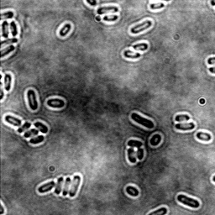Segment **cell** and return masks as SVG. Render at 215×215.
Segmentation results:
<instances>
[{
	"instance_id": "obj_1",
	"label": "cell",
	"mask_w": 215,
	"mask_h": 215,
	"mask_svg": "<svg viewBox=\"0 0 215 215\" xmlns=\"http://www.w3.org/2000/svg\"><path fill=\"white\" fill-rule=\"evenodd\" d=\"M177 200L181 204L187 205V206L190 207V208H193V209H198L200 206V204H199L198 200H196L194 198H188L187 196L183 195V194H179L177 196Z\"/></svg>"
},
{
	"instance_id": "obj_2",
	"label": "cell",
	"mask_w": 215,
	"mask_h": 215,
	"mask_svg": "<svg viewBox=\"0 0 215 215\" xmlns=\"http://www.w3.org/2000/svg\"><path fill=\"white\" fill-rule=\"evenodd\" d=\"M131 118L135 122L141 125L142 126H144L145 128H148V129H153L154 128V123L152 121H150V119H145V118H143L138 113H133L131 114Z\"/></svg>"
},
{
	"instance_id": "obj_3",
	"label": "cell",
	"mask_w": 215,
	"mask_h": 215,
	"mask_svg": "<svg viewBox=\"0 0 215 215\" xmlns=\"http://www.w3.org/2000/svg\"><path fill=\"white\" fill-rule=\"evenodd\" d=\"M151 24H152V23H151L150 20H145V21H144L141 24H137L135 26L132 27V29H131V33L134 34H139L141 31H144V30H145V29L150 28L151 26Z\"/></svg>"
},
{
	"instance_id": "obj_4",
	"label": "cell",
	"mask_w": 215,
	"mask_h": 215,
	"mask_svg": "<svg viewBox=\"0 0 215 215\" xmlns=\"http://www.w3.org/2000/svg\"><path fill=\"white\" fill-rule=\"evenodd\" d=\"M27 97H28V102L29 108L32 110H36L38 108V102L36 100V95L34 90L30 89L27 92Z\"/></svg>"
},
{
	"instance_id": "obj_5",
	"label": "cell",
	"mask_w": 215,
	"mask_h": 215,
	"mask_svg": "<svg viewBox=\"0 0 215 215\" xmlns=\"http://www.w3.org/2000/svg\"><path fill=\"white\" fill-rule=\"evenodd\" d=\"M80 183H81V176L79 175H76L74 176L73 181H72V188L69 192V195L71 198H73L77 195V192L78 190Z\"/></svg>"
},
{
	"instance_id": "obj_6",
	"label": "cell",
	"mask_w": 215,
	"mask_h": 215,
	"mask_svg": "<svg viewBox=\"0 0 215 215\" xmlns=\"http://www.w3.org/2000/svg\"><path fill=\"white\" fill-rule=\"evenodd\" d=\"M47 105L51 108H61L65 106V102L62 99L59 98H51L47 101Z\"/></svg>"
},
{
	"instance_id": "obj_7",
	"label": "cell",
	"mask_w": 215,
	"mask_h": 215,
	"mask_svg": "<svg viewBox=\"0 0 215 215\" xmlns=\"http://www.w3.org/2000/svg\"><path fill=\"white\" fill-rule=\"evenodd\" d=\"M56 186V183L54 181H51L48 183H45V184H43L42 186H40L39 188H38V191L39 193H45L51 191L52 188H54Z\"/></svg>"
},
{
	"instance_id": "obj_8",
	"label": "cell",
	"mask_w": 215,
	"mask_h": 215,
	"mask_svg": "<svg viewBox=\"0 0 215 215\" xmlns=\"http://www.w3.org/2000/svg\"><path fill=\"white\" fill-rule=\"evenodd\" d=\"M175 128L176 130H183V131H186V130H192L195 128V125L194 123H185V124H176L175 125Z\"/></svg>"
},
{
	"instance_id": "obj_9",
	"label": "cell",
	"mask_w": 215,
	"mask_h": 215,
	"mask_svg": "<svg viewBox=\"0 0 215 215\" xmlns=\"http://www.w3.org/2000/svg\"><path fill=\"white\" fill-rule=\"evenodd\" d=\"M119 9L118 7L115 6H104V7H101L97 9V14H106L108 12H118Z\"/></svg>"
},
{
	"instance_id": "obj_10",
	"label": "cell",
	"mask_w": 215,
	"mask_h": 215,
	"mask_svg": "<svg viewBox=\"0 0 215 215\" xmlns=\"http://www.w3.org/2000/svg\"><path fill=\"white\" fill-rule=\"evenodd\" d=\"M5 120L7 123L14 125V126H16V127H19V126L21 125V120L17 119V118H14L11 115H7L5 117Z\"/></svg>"
},
{
	"instance_id": "obj_11",
	"label": "cell",
	"mask_w": 215,
	"mask_h": 215,
	"mask_svg": "<svg viewBox=\"0 0 215 215\" xmlns=\"http://www.w3.org/2000/svg\"><path fill=\"white\" fill-rule=\"evenodd\" d=\"M11 83H12V76L11 74L8 73L5 75L4 77V87L7 92L10 90L11 88Z\"/></svg>"
},
{
	"instance_id": "obj_12",
	"label": "cell",
	"mask_w": 215,
	"mask_h": 215,
	"mask_svg": "<svg viewBox=\"0 0 215 215\" xmlns=\"http://www.w3.org/2000/svg\"><path fill=\"white\" fill-rule=\"evenodd\" d=\"M197 138L200 140H204V141H210L211 140V135L208 133H204V132H198L197 133Z\"/></svg>"
},
{
	"instance_id": "obj_13",
	"label": "cell",
	"mask_w": 215,
	"mask_h": 215,
	"mask_svg": "<svg viewBox=\"0 0 215 215\" xmlns=\"http://www.w3.org/2000/svg\"><path fill=\"white\" fill-rule=\"evenodd\" d=\"M161 135L156 134V135H154L151 137L150 141V145L152 146H156V145H158L159 144L161 143Z\"/></svg>"
},
{
	"instance_id": "obj_14",
	"label": "cell",
	"mask_w": 215,
	"mask_h": 215,
	"mask_svg": "<svg viewBox=\"0 0 215 215\" xmlns=\"http://www.w3.org/2000/svg\"><path fill=\"white\" fill-rule=\"evenodd\" d=\"M124 56L126 58H130V59H138V58L140 57L141 55L140 53H134L130 50H128V51H125L124 52Z\"/></svg>"
},
{
	"instance_id": "obj_15",
	"label": "cell",
	"mask_w": 215,
	"mask_h": 215,
	"mask_svg": "<svg viewBox=\"0 0 215 215\" xmlns=\"http://www.w3.org/2000/svg\"><path fill=\"white\" fill-rule=\"evenodd\" d=\"M126 192L128 194H130L132 197H137L139 195V190L136 187H133V186H128L126 187Z\"/></svg>"
},
{
	"instance_id": "obj_16",
	"label": "cell",
	"mask_w": 215,
	"mask_h": 215,
	"mask_svg": "<svg viewBox=\"0 0 215 215\" xmlns=\"http://www.w3.org/2000/svg\"><path fill=\"white\" fill-rule=\"evenodd\" d=\"M71 28H72V25H71L70 24H66L62 28V29L60 30V34H60L61 36H62V37L66 36V35L70 32Z\"/></svg>"
},
{
	"instance_id": "obj_17",
	"label": "cell",
	"mask_w": 215,
	"mask_h": 215,
	"mask_svg": "<svg viewBox=\"0 0 215 215\" xmlns=\"http://www.w3.org/2000/svg\"><path fill=\"white\" fill-rule=\"evenodd\" d=\"M9 24H8V22L4 20L3 24H2V35H3V37H4V38H8L9 37Z\"/></svg>"
},
{
	"instance_id": "obj_18",
	"label": "cell",
	"mask_w": 215,
	"mask_h": 215,
	"mask_svg": "<svg viewBox=\"0 0 215 215\" xmlns=\"http://www.w3.org/2000/svg\"><path fill=\"white\" fill-rule=\"evenodd\" d=\"M128 158L131 163H135L136 162V158L135 156V150L134 148H130L128 150Z\"/></svg>"
},
{
	"instance_id": "obj_19",
	"label": "cell",
	"mask_w": 215,
	"mask_h": 215,
	"mask_svg": "<svg viewBox=\"0 0 215 215\" xmlns=\"http://www.w3.org/2000/svg\"><path fill=\"white\" fill-rule=\"evenodd\" d=\"M62 184H63V177H59L58 180H57L56 189H55V193H56L57 195H58V194L61 193L62 188Z\"/></svg>"
},
{
	"instance_id": "obj_20",
	"label": "cell",
	"mask_w": 215,
	"mask_h": 215,
	"mask_svg": "<svg viewBox=\"0 0 215 215\" xmlns=\"http://www.w3.org/2000/svg\"><path fill=\"white\" fill-rule=\"evenodd\" d=\"M14 50V45H9V46H8V47H6L4 49H3L2 51H1V58H4V57L7 56V55H9L10 52Z\"/></svg>"
},
{
	"instance_id": "obj_21",
	"label": "cell",
	"mask_w": 215,
	"mask_h": 215,
	"mask_svg": "<svg viewBox=\"0 0 215 215\" xmlns=\"http://www.w3.org/2000/svg\"><path fill=\"white\" fill-rule=\"evenodd\" d=\"M34 125L35 128H38V130H40V132L44 133V134L47 133V131H48V128L45 125H43L42 123H40V122H35Z\"/></svg>"
},
{
	"instance_id": "obj_22",
	"label": "cell",
	"mask_w": 215,
	"mask_h": 215,
	"mask_svg": "<svg viewBox=\"0 0 215 215\" xmlns=\"http://www.w3.org/2000/svg\"><path fill=\"white\" fill-rule=\"evenodd\" d=\"M39 133V130H35V129H31V130H28L24 133V138H29V137H33V136H36Z\"/></svg>"
},
{
	"instance_id": "obj_23",
	"label": "cell",
	"mask_w": 215,
	"mask_h": 215,
	"mask_svg": "<svg viewBox=\"0 0 215 215\" xmlns=\"http://www.w3.org/2000/svg\"><path fill=\"white\" fill-rule=\"evenodd\" d=\"M133 48L137 51H146L148 49V45L146 43H140V44H136L133 45Z\"/></svg>"
},
{
	"instance_id": "obj_24",
	"label": "cell",
	"mask_w": 215,
	"mask_h": 215,
	"mask_svg": "<svg viewBox=\"0 0 215 215\" xmlns=\"http://www.w3.org/2000/svg\"><path fill=\"white\" fill-rule=\"evenodd\" d=\"M190 119V117L188 114H177L175 117V120L177 122H181V121H188Z\"/></svg>"
},
{
	"instance_id": "obj_25",
	"label": "cell",
	"mask_w": 215,
	"mask_h": 215,
	"mask_svg": "<svg viewBox=\"0 0 215 215\" xmlns=\"http://www.w3.org/2000/svg\"><path fill=\"white\" fill-rule=\"evenodd\" d=\"M142 142L140 141V140H131L130 141L128 142V145L130 146L131 148H139V147H142Z\"/></svg>"
},
{
	"instance_id": "obj_26",
	"label": "cell",
	"mask_w": 215,
	"mask_h": 215,
	"mask_svg": "<svg viewBox=\"0 0 215 215\" xmlns=\"http://www.w3.org/2000/svg\"><path fill=\"white\" fill-rule=\"evenodd\" d=\"M167 214V209L166 208H161L159 209L154 211L152 213L149 214L148 215H166Z\"/></svg>"
},
{
	"instance_id": "obj_27",
	"label": "cell",
	"mask_w": 215,
	"mask_h": 215,
	"mask_svg": "<svg viewBox=\"0 0 215 215\" xmlns=\"http://www.w3.org/2000/svg\"><path fill=\"white\" fill-rule=\"evenodd\" d=\"M44 140V136L43 135H38L36 137H34L32 139H30L29 143L30 144H34V145H37V144H40L41 142Z\"/></svg>"
},
{
	"instance_id": "obj_28",
	"label": "cell",
	"mask_w": 215,
	"mask_h": 215,
	"mask_svg": "<svg viewBox=\"0 0 215 215\" xmlns=\"http://www.w3.org/2000/svg\"><path fill=\"white\" fill-rule=\"evenodd\" d=\"M70 184H71V178H70V177H67V180H66V181H65V187H64V189H63L62 192L63 196H67V195Z\"/></svg>"
},
{
	"instance_id": "obj_29",
	"label": "cell",
	"mask_w": 215,
	"mask_h": 215,
	"mask_svg": "<svg viewBox=\"0 0 215 215\" xmlns=\"http://www.w3.org/2000/svg\"><path fill=\"white\" fill-rule=\"evenodd\" d=\"M14 17V13L12 11H8L5 13L1 14V19H12Z\"/></svg>"
},
{
	"instance_id": "obj_30",
	"label": "cell",
	"mask_w": 215,
	"mask_h": 215,
	"mask_svg": "<svg viewBox=\"0 0 215 215\" xmlns=\"http://www.w3.org/2000/svg\"><path fill=\"white\" fill-rule=\"evenodd\" d=\"M10 29H11V32L13 36H16L18 34V29H17V26H16V24L12 21L10 23Z\"/></svg>"
},
{
	"instance_id": "obj_31",
	"label": "cell",
	"mask_w": 215,
	"mask_h": 215,
	"mask_svg": "<svg viewBox=\"0 0 215 215\" xmlns=\"http://www.w3.org/2000/svg\"><path fill=\"white\" fill-rule=\"evenodd\" d=\"M165 7V4H162V3H158V4H150V9H163Z\"/></svg>"
},
{
	"instance_id": "obj_32",
	"label": "cell",
	"mask_w": 215,
	"mask_h": 215,
	"mask_svg": "<svg viewBox=\"0 0 215 215\" xmlns=\"http://www.w3.org/2000/svg\"><path fill=\"white\" fill-rule=\"evenodd\" d=\"M18 40L16 38H12V39H8L6 40H3L1 42V45L4 46V45H8V44H12V43H17Z\"/></svg>"
},
{
	"instance_id": "obj_33",
	"label": "cell",
	"mask_w": 215,
	"mask_h": 215,
	"mask_svg": "<svg viewBox=\"0 0 215 215\" xmlns=\"http://www.w3.org/2000/svg\"><path fill=\"white\" fill-rule=\"evenodd\" d=\"M118 19V16L117 15H108V16H105L103 18V20L104 21H107V22H113Z\"/></svg>"
},
{
	"instance_id": "obj_34",
	"label": "cell",
	"mask_w": 215,
	"mask_h": 215,
	"mask_svg": "<svg viewBox=\"0 0 215 215\" xmlns=\"http://www.w3.org/2000/svg\"><path fill=\"white\" fill-rule=\"evenodd\" d=\"M31 126V124L30 123H29V122H26L24 125H23L22 127H20L19 130H18V132L19 133H22V132H24V131H25V130H27Z\"/></svg>"
},
{
	"instance_id": "obj_35",
	"label": "cell",
	"mask_w": 215,
	"mask_h": 215,
	"mask_svg": "<svg viewBox=\"0 0 215 215\" xmlns=\"http://www.w3.org/2000/svg\"><path fill=\"white\" fill-rule=\"evenodd\" d=\"M138 150H137V157L139 160H140L141 161L143 157H144V150H143V148L142 147H139L137 148Z\"/></svg>"
},
{
	"instance_id": "obj_36",
	"label": "cell",
	"mask_w": 215,
	"mask_h": 215,
	"mask_svg": "<svg viewBox=\"0 0 215 215\" xmlns=\"http://www.w3.org/2000/svg\"><path fill=\"white\" fill-rule=\"evenodd\" d=\"M208 63L210 65H214L215 64V57H210L208 59Z\"/></svg>"
},
{
	"instance_id": "obj_37",
	"label": "cell",
	"mask_w": 215,
	"mask_h": 215,
	"mask_svg": "<svg viewBox=\"0 0 215 215\" xmlns=\"http://www.w3.org/2000/svg\"><path fill=\"white\" fill-rule=\"evenodd\" d=\"M87 4H91V5H96L97 4V2L96 1H90V0H87Z\"/></svg>"
},
{
	"instance_id": "obj_38",
	"label": "cell",
	"mask_w": 215,
	"mask_h": 215,
	"mask_svg": "<svg viewBox=\"0 0 215 215\" xmlns=\"http://www.w3.org/2000/svg\"><path fill=\"white\" fill-rule=\"evenodd\" d=\"M4 90H3V87H1V97L0 99L2 100L4 98Z\"/></svg>"
},
{
	"instance_id": "obj_39",
	"label": "cell",
	"mask_w": 215,
	"mask_h": 215,
	"mask_svg": "<svg viewBox=\"0 0 215 215\" xmlns=\"http://www.w3.org/2000/svg\"><path fill=\"white\" fill-rule=\"evenodd\" d=\"M209 71L211 73L215 74V67H210Z\"/></svg>"
},
{
	"instance_id": "obj_40",
	"label": "cell",
	"mask_w": 215,
	"mask_h": 215,
	"mask_svg": "<svg viewBox=\"0 0 215 215\" xmlns=\"http://www.w3.org/2000/svg\"><path fill=\"white\" fill-rule=\"evenodd\" d=\"M4 207L1 206V215L4 214Z\"/></svg>"
},
{
	"instance_id": "obj_41",
	"label": "cell",
	"mask_w": 215,
	"mask_h": 215,
	"mask_svg": "<svg viewBox=\"0 0 215 215\" xmlns=\"http://www.w3.org/2000/svg\"><path fill=\"white\" fill-rule=\"evenodd\" d=\"M211 4H212V5H215L214 1H211Z\"/></svg>"
},
{
	"instance_id": "obj_42",
	"label": "cell",
	"mask_w": 215,
	"mask_h": 215,
	"mask_svg": "<svg viewBox=\"0 0 215 215\" xmlns=\"http://www.w3.org/2000/svg\"><path fill=\"white\" fill-rule=\"evenodd\" d=\"M213 181H214L215 182V176H214V177H213Z\"/></svg>"
}]
</instances>
